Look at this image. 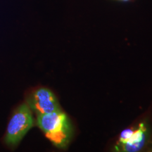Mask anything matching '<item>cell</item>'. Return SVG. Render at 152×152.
Listing matches in <instances>:
<instances>
[{"label": "cell", "instance_id": "6da1fadb", "mask_svg": "<svg viewBox=\"0 0 152 152\" xmlns=\"http://www.w3.org/2000/svg\"><path fill=\"white\" fill-rule=\"evenodd\" d=\"M37 125L46 137L58 148H64L71 140L73 129L67 115L61 111L37 115Z\"/></svg>", "mask_w": 152, "mask_h": 152}, {"label": "cell", "instance_id": "7a4b0ae2", "mask_svg": "<svg viewBox=\"0 0 152 152\" xmlns=\"http://www.w3.org/2000/svg\"><path fill=\"white\" fill-rule=\"evenodd\" d=\"M34 125L32 110L27 104L19 106L11 116L5 136L6 144L16 146Z\"/></svg>", "mask_w": 152, "mask_h": 152}, {"label": "cell", "instance_id": "3957f363", "mask_svg": "<svg viewBox=\"0 0 152 152\" xmlns=\"http://www.w3.org/2000/svg\"><path fill=\"white\" fill-rule=\"evenodd\" d=\"M149 129L145 123H140L135 128L123 131L115 146V151L136 152L140 151L147 142Z\"/></svg>", "mask_w": 152, "mask_h": 152}, {"label": "cell", "instance_id": "277c9868", "mask_svg": "<svg viewBox=\"0 0 152 152\" xmlns=\"http://www.w3.org/2000/svg\"><path fill=\"white\" fill-rule=\"evenodd\" d=\"M27 104L37 115L61 110L54 93L47 88H39L32 93L28 99Z\"/></svg>", "mask_w": 152, "mask_h": 152}, {"label": "cell", "instance_id": "5b68a950", "mask_svg": "<svg viewBox=\"0 0 152 152\" xmlns=\"http://www.w3.org/2000/svg\"><path fill=\"white\" fill-rule=\"evenodd\" d=\"M121 1H129V0H121Z\"/></svg>", "mask_w": 152, "mask_h": 152}]
</instances>
